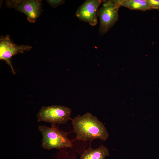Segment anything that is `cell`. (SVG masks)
Listing matches in <instances>:
<instances>
[{"label":"cell","mask_w":159,"mask_h":159,"mask_svg":"<svg viewBox=\"0 0 159 159\" xmlns=\"http://www.w3.org/2000/svg\"><path fill=\"white\" fill-rule=\"evenodd\" d=\"M71 111L69 107L62 105L43 106L37 115V121L52 125L64 124L70 119Z\"/></svg>","instance_id":"277c9868"},{"label":"cell","mask_w":159,"mask_h":159,"mask_svg":"<svg viewBox=\"0 0 159 159\" xmlns=\"http://www.w3.org/2000/svg\"><path fill=\"white\" fill-rule=\"evenodd\" d=\"M102 6L98 11L99 32L102 35L107 33L118 21L119 10L121 6L119 0H102Z\"/></svg>","instance_id":"3957f363"},{"label":"cell","mask_w":159,"mask_h":159,"mask_svg":"<svg viewBox=\"0 0 159 159\" xmlns=\"http://www.w3.org/2000/svg\"><path fill=\"white\" fill-rule=\"evenodd\" d=\"M46 1L50 5L54 8H56L65 2V1L63 0H48Z\"/></svg>","instance_id":"30bf717a"},{"label":"cell","mask_w":159,"mask_h":159,"mask_svg":"<svg viewBox=\"0 0 159 159\" xmlns=\"http://www.w3.org/2000/svg\"><path fill=\"white\" fill-rule=\"evenodd\" d=\"M42 0H10L6 1V5L24 14L31 23H34L41 14Z\"/></svg>","instance_id":"5b68a950"},{"label":"cell","mask_w":159,"mask_h":159,"mask_svg":"<svg viewBox=\"0 0 159 159\" xmlns=\"http://www.w3.org/2000/svg\"><path fill=\"white\" fill-rule=\"evenodd\" d=\"M32 48V47L29 45H19L14 43L9 35L1 36L0 38V59L6 62L15 74V72L11 62L12 57L19 53L30 51Z\"/></svg>","instance_id":"8992f818"},{"label":"cell","mask_w":159,"mask_h":159,"mask_svg":"<svg viewBox=\"0 0 159 159\" xmlns=\"http://www.w3.org/2000/svg\"><path fill=\"white\" fill-rule=\"evenodd\" d=\"M121 6L130 10L145 11L151 9L148 0H119Z\"/></svg>","instance_id":"9c48e42d"},{"label":"cell","mask_w":159,"mask_h":159,"mask_svg":"<svg viewBox=\"0 0 159 159\" xmlns=\"http://www.w3.org/2000/svg\"><path fill=\"white\" fill-rule=\"evenodd\" d=\"M151 9H159V0H148Z\"/></svg>","instance_id":"8fae6325"},{"label":"cell","mask_w":159,"mask_h":159,"mask_svg":"<svg viewBox=\"0 0 159 159\" xmlns=\"http://www.w3.org/2000/svg\"><path fill=\"white\" fill-rule=\"evenodd\" d=\"M102 3L101 0H86L78 8L76 16L80 20L87 22L92 26L97 23L98 11Z\"/></svg>","instance_id":"52a82bcc"},{"label":"cell","mask_w":159,"mask_h":159,"mask_svg":"<svg viewBox=\"0 0 159 159\" xmlns=\"http://www.w3.org/2000/svg\"><path fill=\"white\" fill-rule=\"evenodd\" d=\"M109 156V151L105 146L102 145L94 149L90 147L81 154L80 159H105Z\"/></svg>","instance_id":"ba28073f"},{"label":"cell","mask_w":159,"mask_h":159,"mask_svg":"<svg viewBox=\"0 0 159 159\" xmlns=\"http://www.w3.org/2000/svg\"><path fill=\"white\" fill-rule=\"evenodd\" d=\"M38 129L42 135L41 146L43 148L50 150L73 147L68 133L59 130L56 125L52 124L50 127L40 125Z\"/></svg>","instance_id":"7a4b0ae2"},{"label":"cell","mask_w":159,"mask_h":159,"mask_svg":"<svg viewBox=\"0 0 159 159\" xmlns=\"http://www.w3.org/2000/svg\"><path fill=\"white\" fill-rule=\"evenodd\" d=\"M76 140L84 141L100 139L105 141L109 134L103 123L90 112L78 115L72 120Z\"/></svg>","instance_id":"6da1fadb"}]
</instances>
